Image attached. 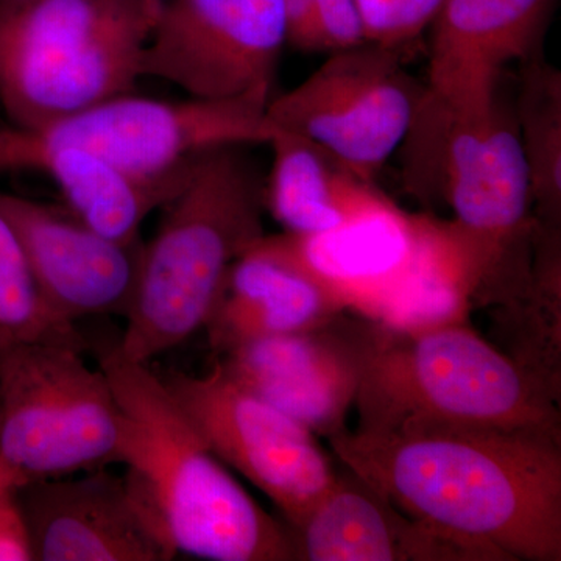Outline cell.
<instances>
[{
    "label": "cell",
    "instance_id": "obj_5",
    "mask_svg": "<svg viewBox=\"0 0 561 561\" xmlns=\"http://www.w3.org/2000/svg\"><path fill=\"white\" fill-rule=\"evenodd\" d=\"M356 431L424 426L561 432L560 397L470 321L419 332L376 323Z\"/></svg>",
    "mask_w": 561,
    "mask_h": 561
},
{
    "label": "cell",
    "instance_id": "obj_1",
    "mask_svg": "<svg viewBox=\"0 0 561 561\" xmlns=\"http://www.w3.org/2000/svg\"><path fill=\"white\" fill-rule=\"evenodd\" d=\"M328 442L405 515L491 560H561V432L424 426Z\"/></svg>",
    "mask_w": 561,
    "mask_h": 561
},
{
    "label": "cell",
    "instance_id": "obj_22",
    "mask_svg": "<svg viewBox=\"0 0 561 561\" xmlns=\"http://www.w3.org/2000/svg\"><path fill=\"white\" fill-rule=\"evenodd\" d=\"M515 113L535 220L561 227V73L542 57L519 66Z\"/></svg>",
    "mask_w": 561,
    "mask_h": 561
},
{
    "label": "cell",
    "instance_id": "obj_11",
    "mask_svg": "<svg viewBox=\"0 0 561 561\" xmlns=\"http://www.w3.org/2000/svg\"><path fill=\"white\" fill-rule=\"evenodd\" d=\"M275 130L261 103L161 101L130 92L32 133L90 150L140 179L162 180L184 175L219 147L267 146Z\"/></svg>",
    "mask_w": 561,
    "mask_h": 561
},
{
    "label": "cell",
    "instance_id": "obj_6",
    "mask_svg": "<svg viewBox=\"0 0 561 561\" xmlns=\"http://www.w3.org/2000/svg\"><path fill=\"white\" fill-rule=\"evenodd\" d=\"M157 0H31L0 10V105L38 131L130 94L160 18Z\"/></svg>",
    "mask_w": 561,
    "mask_h": 561
},
{
    "label": "cell",
    "instance_id": "obj_4",
    "mask_svg": "<svg viewBox=\"0 0 561 561\" xmlns=\"http://www.w3.org/2000/svg\"><path fill=\"white\" fill-rule=\"evenodd\" d=\"M250 149L203 154L162 206L117 343L128 359L151 364L203 330L231 265L264 238L265 173Z\"/></svg>",
    "mask_w": 561,
    "mask_h": 561
},
{
    "label": "cell",
    "instance_id": "obj_25",
    "mask_svg": "<svg viewBox=\"0 0 561 561\" xmlns=\"http://www.w3.org/2000/svg\"><path fill=\"white\" fill-rule=\"evenodd\" d=\"M365 41L400 47L431 28L445 0H354Z\"/></svg>",
    "mask_w": 561,
    "mask_h": 561
},
{
    "label": "cell",
    "instance_id": "obj_8",
    "mask_svg": "<svg viewBox=\"0 0 561 561\" xmlns=\"http://www.w3.org/2000/svg\"><path fill=\"white\" fill-rule=\"evenodd\" d=\"M402 50L365 41L331 51L308 79L272 99L268 121L375 183L411 130L426 88L402 65Z\"/></svg>",
    "mask_w": 561,
    "mask_h": 561
},
{
    "label": "cell",
    "instance_id": "obj_23",
    "mask_svg": "<svg viewBox=\"0 0 561 561\" xmlns=\"http://www.w3.org/2000/svg\"><path fill=\"white\" fill-rule=\"evenodd\" d=\"M55 341L84 348L77 327L51 316L41 298L16 232L0 210V348Z\"/></svg>",
    "mask_w": 561,
    "mask_h": 561
},
{
    "label": "cell",
    "instance_id": "obj_21",
    "mask_svg": "<svg viewBox=\"0 0 561 561\" xmlns=\"http://www.w3.org/2000/svg\"><path fill=\"white\" fill-rule=\"evenodd\" d=\"M507 353L560 397L561 227L535 225L530 278L494 306Z\"/></svg>",
    "mask_w": 561,
    "mask_h": 561
},
{
    "label": "cell",
    "instance_id": "obj_9",
    "mask_svg": "<svg viewBox=\"0 0 561 561\" xmlns=\"http://www.w3.org/2000/svg\"><path fill=\"white\" fill-rule=\"evenodd\" d=\"M160 376L210 451L261 490L290 527L337 478L316 434L232 381L219 362L206 375Z\"/></svg>",
    "mask_w": 561,
    "mask_h": 561
},
{
    "label": "cell",
    "instance_id": "obj_27",
    "mask_svg": "<svg viewBox=\"0 0 561 561\" xmlns=\"http://www.w3.org/2000/svg\"><path fill=\"white\" fill-rule=\"evenodd\" d=\"M31 0H0V10L16 9V7L24 5Z\"/></svg>",
    "mask_w": 561,
    "mask_h": 561
},
{
    "label": "cell",
    "instance_id": "obj_12",
    "mask_svg": "<svg viewBox=\"0 0 561 561\" xmlns=\"http://www.w3.org/2000/svg\"><path fill=\"white\" fill-rule=\"evenodd\" d=\"M346 313L236 346L221 354V370L312 434L331 438L346 431L376 342L375 321Z\"/></svg>",
    "mask_w": 561,
    "mask_h": 561
},
{
    "label": "cell",
    "instance_id": "obj_10",
    "mask_svg": "<svg viewBox=\"0 0 561 561\" xmlns=\"http://www.w3.org/2000/svg\"><path fill=\"white\" fill-rule=\"evenodd\" d=\"M286 44L283 0H169L144 51L142 79L169 81L187 98L268 106Z\"/></svg>",
    "mask_w": 561,
    "mask_h": 561
},
{
    "label": "cell",
    "instance_id": "obj_17",
    "mask_svg": "<svg viewBox=\"0 0 561 561\" xmlns=\"http://www.w3.org/2000/svg\"><path fill=\"white\" fill-rule=\"evenodd\" d=\"M2 171L46 173L77 219L114 241L135 243L142 241L144 221L171 201L192 169L173 179H140L90 150L11 127L0 128Z\"/></svg>",
    "mask_w": 561,
    "mask_h": 561
},
{
    "label": "cell",
    "instance_id": "obj_20",
    "mask_svg": "<svg viewBox=\"0 0 561 561\" xmlns=\"http://www.w3.org/2000/svg\"><path fill=\"white\" fill-rule=\"evenodd\" d=\"M265 173V213L284 232L321 234L386 208L390 198L311 140L276 128Z\"/></svg>",
    "mask_w": 561,
    "mask_h": 561
},
{
    "label": "cell",
    "instance_id": "obj_7",
    "mask_svg": "<svg viewBox=\"0 0 561 561\" xmlns=\"http://www.w3.org/2000/svg\"><path fill=\"white\" fill-rule=\"evenodd\" d=\"M121 446L119 402L81 346L0 348V453L22 486L121 465Z\"/></svg>",
    "mask_w": 561,
    "mask_h": 561
},
{
    "label": "cell",
    "instance_id": "obj_14",
    "mask_svg": "<svg viewBox=\"0 0 561 561\" xmlns=\"http://www.w3.org/2000/svg\"><path fill=\"white\" fill-rule=\"evenodd\" d=\"M22 511L39 561H169L179 553L127 474L110 468L27 483Z\"/></svg>",
    "mask_w": 561,
    "mask_h": 561
},
{
    "label": "cell",
    "instance_id": "obj_16",
    "mask_svg": "<svg viewBox=\"0 0 561 561\" xmlns=\"http://www.w3.org/2000/svg\"><path fill=\"white\" fill-rule=\"evenodd\" d=\"M290 529L300 561H493L481 549L405 515L350 470L337 472Z\"/></svg>",
    "mask_w": 561,
    "mask_h": 561
},
{
    "label": "cell",
    "instance_id": "obj_28",
    "mask_svg": "<svg viewBox=\"0 0 561 561\" xmlns=\"http://www.w3.org/2000/svg\"><path fill=\"white\" fill-rule=\"evenodd\" d=\"M157 2H162V3H164V2H169V0H157Z\"/></svg>",
    "mask_w": 561,
    "mask_h": 561
},
{
    "label": "cell",
    "instance_id": "obj_15",
    "mask_svg": "<svg viewBox=\"0 0 561 561\" xmlns=\"http://www.w3.org/2000/svg\"><path fill=\"white\" fill-rule=\"evenodd\" d=\"M432 219L391 202L337 230L273 236L346 312L378 321L420 261Z\"/></svg>",
    "mask_w": 561,
    "mask_h": 561
},
{
    "label": "cell",
    "instance_id": "obj_3",
    "mask_svg": "<svg viewBox=\"0 0 561 561\" xmlns=\"http://www.w3.org/2000/svg\"><path fill=\"white\" fill-rule=\"evenodd\" d=\"M402 181L421 202H443L485 267L481 305L529 271L534 202L515 92L445 95L424 88L404 142Z\"/></svg>",
    "mask_w": 561,
    "mask_h": 561
},
{
    "label": "cell",
    "instance_id": "obj_13",
    "mask_svg": "<svg viewBox=\"0 0 561 561\" xmlns=\"http://www.w3.org/2000/svg\"><path fill=\"white\" fill-rule=\"evenodd\" d=\"M51 316L76 327L90 317H127L138 287L144 242L106 238L65 206L0 194Z\"/></svg>",
    "mask_w": 561,
    "mask_h": 561
},
{
    "label": "cell",
    "instance_id": "obj_19",
    "mask_svg": "<svg viewBox=\"0 0 561 561\" xmlns=\"http://www.w3.org/2000/svg\"><path fill=\"white\" fill-rule=\"evenodd\" d=\"M346 312L265 234L231 265L203 330L219 354L243 343L309 330Z\"/></svg>",
    "mask_w": 561,
    "mask_h": 561
},
{
    "label": "cell",
    "instance_id": "obj_18",
    "mask_svg": "<svg viewBox=\"0 0 561 561\" xmlns=\"http://www.w3.org/2000/svg\"><path fill=\"white\" fill-rule=\"evenodd\" d=\"M556 0H445L432 22L430 77L438 94L491 90L511 65L541 57Z\"/></svg>",
    "mask_w": 561,
    "mask_h": 561
},
{
    "label": "cell",
    "instance_id": "obj_26",
    "mask_svg": "<svg viewBox=\"0 0 561 561\" xmlns=\"http://www.w3.org/2000/svg\"><path fill=\"white\" fill-rule=\"evenodd\" d=\"M21 489L20 479L0 453V561L35 560Z\"/></svg>",
    "mask_w": 561,
    "mask_h": 561
},
{
    "label": "cell",
    "instance_id": "obj_2",
    "mask_svg": "<svg viewBox=\"0 0 561 561\" xmlns=\"http://www.w3.org/2000/svg\"><path fill=\"white\" fill-rule=\"evenodd\" d=\"M122 412L121 465L176 553L213 561H298L294 531L210 451L150 364L99 354Z\"/></svg>",
    "mask_w": 561,
    "mask_h": 561
},
{
    "label": "cell",
    "instance_id": "obj_24",
    "mask_svg": "<svg viewBox=\"0 0 561 561\" xmlns=\"http://www.w3.org/2000/svg\"><path fill=\"white\" fill-rule=\"evenodd\" d=\"M287 44L302 51H335L365 43L354 0H283Z\"/></svg>",
    "mask_w": 561,
    "mask_h": 561
}]
</instances>
